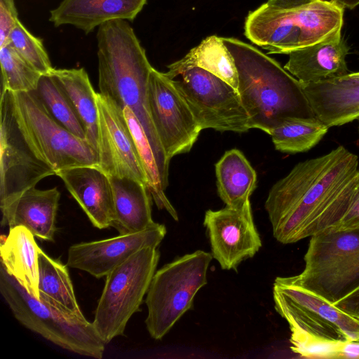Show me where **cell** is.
Returning <instances> with one entry per match:
<instances>
[{"label":"cell","mask_w":359,"mask_h":359,"mask_svg":"<svg viewBox=\"0 0 359 359\" xmlns=\"http://www.w3.org/2000/svg\"><path fill=\"white\" fill-rule=\"evenodd\" d=\"M358 156L341 145L295 165L265 202L273 237L290 244L332 229L358 193Z\"/></svg>","instance_id":"1"},{"label":"cell","mask_w":359,"mask_h":359,"mask_svg":"<svg viewBox=\"0 0 359 359\" xmlns=\"http://www.w3.org/2000/svg\"><path fill=\"white\" fill-rule=\"evenodd\" d=\"M96 37L100 93L123 110L128 107L134 113L151 147L165 190L170 161L153 123L148 100L153 67L128 20H113L100 25Z\"/></svg>","instance_id":"2"},{"label":"cell","mask_w":359,"mask_h":359,"mask_svg":"<svg viewBox=\"0 0 359 359\" xmlns=\"http://www.w3.org/2000/svg\"><path fill=\"white\" fill-rule=\"evenodd\" d=\"M276 311L288 323L290 348L302 358H342L348 344H359V318L300 285L293 276L277 277Z\"/></svg>","instance_id":"3"},{"label":"cell","mask_w":359,"mask_h":359,"mask_svg":"<svg viewBox=\"0 0 359 359\" xmlns=\"http://www.w3.org/2000/svg\"><path fill=\"white\" fill-rule=\"evenodd\" d=\"M236 66L238 92L251 128L269 133L290 118L315 114L301 82L273 58L235 38H222Z\"/></svg>","instance_id":"4"},{"label":"cell","mask_w":359,"mask_h":359,"mask_svg":"<svg viewBox=\"0 0 359 359\" xmlns=\"http://www.w3.org/2000/svg\"><path fill=\"white\" fill-rule=\"evenodd\" d=\"M0 292L14 317L27 329L69 351L102 358L106 344L93 323L31 295L1 264Z\"/></svg>","instance_id":"5"},{"label":"cell","mask_w":359,"mask_h":359,"mask_svg":"<svg viewBox=\"0 0 359 359\" xmlns=\"http://www.w3.org/2000/svg\"><path fill=\"white\" fill-rule=\"evenodd\" d=\"M212 254L196 250L186 254L156 271L145 302L147 329L154 339H161L191 308L196 293L207 284Z\"/></svg>","instance_id":"6"},{"label":"cell","mask_w":359,"mask_h":359,"mask_svg":"<svg viewBox=\"0 0 359 359\" xmlns=\"http://www.w3.org/2000/svg\"><path fill=\"white\" fill-rule=\"evenodd\" d=\"M304 262L295 281L334 304L359 285V229L311 236Z\"/></svg>","instance_id":"7"},{"label":"cell","mask_w":359,"mask_h":359,"mask_svg":"<svg viewBox=\"0 0 359 359\" xmlns=\"http://www.w3.org/2000/svg\"><path fill=\"white\" fill-rule=\"evenodd\" d=\"M159 258L157 247L144 248L106 276L93 321L105 344L123 335L131 316L140 311Z\"/></svg>","instance_id":"8"},{"label":"cell","mask_w":359,"mask_h":359,"mask_svg":"<svg viewBox=\"0 0 359 359\" xmlns=\"http://www.w3.org/2000/svg\"><path fill=\"white\" fill-rule=\"evenodd\" d=\"M13 94L22 132L38 156L55 172L76 166L99 167L97 151L57 123L34 91Z\"/></svg>","instance_id":"9"},{"label":"cell","mask_w":359,"mask_h":359,"mask_svg":"<svg viewBox=\"0 0 359 359\" xmlns=\"http://www.w3.org/2000/svg\"><path fill=\"white\" fill-rule=\"evenodd\" d=\"M54 170L32 147L18 123L13 92L1 91L0 208L1 210Z\"/></svg>","instance_id":"10"},{"label":"cell","mask_w":359,"mask_h":359,"mask_svg":"<svg viewBox=\"0 0 359 359\" xmlns=\"http://www.w3.org/2000/svg\"><path fill=\"white\" fill-rule=\"evenodd\" d=\"M179 76L173 83L202 130L245 133L251 129L238 92L226 82L199 67Z\"/></svg>","instance_id":"11"},{"label":"cell","mask_w":359,"mask_h":359,"mask_svg":"<svg viewBox=\"0 0 359 359\" xmlns=\"http://www.w3.org/2000/svg\"><path fill=\"white\" fill-rule=\"evenodd\" d=\"M148 100L153 123L167 158L189 152L202 129L172 79L151 69Z\"/></svg>","instance_id":"12"},{"label":"cell","mask_w":359,"mask_h":359,"mask_svg":"<svg viewBox=\"0 0 359 359\" xmlns=\"http://www.w3.org/2000/svg\"><path fill=\"white\" fill-rule=\"evenodd\" d=\"M99 168L109 177H128L148 188L147 175L123 110L97 93Z\"/></svg>","instance_id":"13"},{"label":"cell","mask_w":359,"mask_h":359,"mask_svg":"<svg viewBox=\"0 0 359 359\" xmlns=\"http://www.w3.org/2000/svg\"><path fill=\"white\" fill-rule=\"evenodd\" d=\"M211 254L225 270H236L245 259L252 258L262 247V241L251 211L250 202L238 208L226 206L208 210L204 217Z\"/></svg>","instance_id":"14"},{"label":"cell","mask_w":359,"mask_h":359,"mask_svg":"<svg viewBox=\"0 0 359 359\" xmlns=\"http://www.w3.org/2000/svg\"><path fill=\"white\" fill-rule=\"evenodd\" d=\"M166 234L163 224L114 238L74 244L68 250L67 265L100 278L146 247H158Z\"/></svg>","instance_id":"15"},{"label":"cell","mask_w":359,"mask_h":359,"mask_svg":"<svg viewBox=\"0 0 359 359\" xmlns=\"http://www.w3.org/2000/svg\"><path fill=\"white\" fill-rule=\"evenodd\" d=\"M313 0H267L250 12L245 35L269 53L289 54L299 48L300 13Z\"/></svg>","instance_id":"16"},{"label":"cell","mask_w":359,"mask_h":359,"mask_svg":"<svg viewBox=\"0 0 359 359\" xmlns=\"http://www.w3.org/2000/svg\"><path fill=\"white\" fill-rule=\"evenodd\" d=\"M67 189L100 229L112 226L115 218L113 189L109 177L99 167L82 165L55 172Z\"/></svg>","instance_id":"17"},{"label":"cell","mask_w":359,"mask_h":359,"mask_svg":"<svg viewBox=\"0 0 359 359\" xmlns=\"http://www.w3.org/2000/svg\"><path fill=\"white\" fill-rule=\"evenodd\" d=\"M301 83L316 117L328 128L359 118V79L350 73Z\"/></svg>","instance_id":"18"},{"label":"cell","mask_w":359,"mask_h":359,"mask_svg":"<svg viewBox=\"0 0 359 359\" xmlns=\"http://www.w3.org/2000/svg\"><path fill=\"white\" fill-rule=\"evenodd\" d=\"M349 48L341 32L290 53L284 68L302 83L318 82L348 74Z\"/></svg>","instance_id":"19"},{"label":"cell","mask_w":359,"mask_h":359,"mask_svg":"<svg viewBox=\"0 0 359 359\" xmlns=\"http://www.w3.org/2000/svg\"><path fill=\"white\" fill-rule=\"evenodd\" d=\"M147 0H62L50 11L49 20L57 27L73 25L86 34L113 20L133 21Z\"/></svg>","instance_id":"20"},{"label":"cell","mask_w":359,"mask_h":359,"mask_svg":"<svg viewBox=\"0 0 359 359\" xmlns=\"http://www.w3.org/2000/svg\"><path fill=\"white\" fill-rule=\"evenodd\" d=\"M60 193L56 187L30 188L1 210L2 226H22L42 240L54 241Z\"/></svg>","instance_id":"21"},{"label":"cell","mask_w":359,"mask_h":359,"mask_svg":"<svg viewBox=\"0 0 359 359\" xmlns=\"http://www.w3.org/2000/svg\"><path fill=\"white\" fill-rule=\"evenodd\" d=\"M34 237L25 226L9 228L8 234L1 236V264L26 291L39 299L38 255L40 248Z\"/></svg>","instance_id":"22"},{"label":"cell","mask_w":359,"mask_h":359,"mask_svg":"<svg viewBox=\"0 0 359 359\" xmlns=\"http://www.w3.org/2000/svg\"><path fill=\"white\" fill-rule=\"evenodd\" d=\"M113 189L115 218L112 227L120 235L155 226L151 217V194L143 183L128 177H109Z\"/></svg>","instance_id":"23"},{"label":"cell","mask_w":359,"mask_h":359,"mask_svg":"<svg viewBox=\"0 0 359 359\" xmlns=\"http://www.w3.org/2000/svg\"><path fill=\"white\" fill-rule=\"evenodd\" d=\"M49 74L70 101L86 130L87 142L97 151L99 116L97 93L93 88L87 72L83 68H54Z\"/></svg>","instance_id":"24"},{"label":"cell","mask_w":359,"mask_h":359,"mask_svg":"<svg viewBox=\"0 0 359 359\" xmlns=\"http://www.w3.org/2000/svg\"><path fill=\"white\" fill-rule=\"evenodd\" d=\"M193 67L205 69L238 90V76L235 61L222 38L215 35L207 37L184 57L168 65V71L165 74L175 79Z\"/></svg>","instance_id":"25"},{"label":"cell","mask_w":359,"mask_h":359,"mask_svg":"<svg viewBox=\"0 0 359 359\" xmlns=\"http://www.w3.org/2000/svg\"><path fill=\"white\" fill-rule=\"evenodd\" d=\"M217 192L226 206L242 207L257 186V173L244 154L229 150L215 164Z\"/></svg>","instance_id":"26"},{"label":"cell","mask_w":359,"mask_h":359,"mask_svg":"<svg viewBox=\"0 0 359 359\" xmlns=\"http://www.w3.org/2000/svg\"><path fill=\"white\" fill-rule=\"evenodd\" d=\"M38 263L39 299L70 314L85 318L76 299L67 265L49 257L41 248Z\"/></svg>","instance_id":"27"},{"label":"cell","mask_w":359,"mask_h":359,"mask_svg":"<svg viewBox=\"0 0 359 359\" xmlns=\"http://www.w3.org/2000/svg\"><path fill=\"white\" fill-rule=\"evenodd\" d=\"M344 12L335 0H313L306 4L301 11L299 48L341 32Z\"/></svg>","instance_id":"28"},{"label":"cell","mask_w":359,"mask_h":359,"mask_svg":"<svg viewBox=\"0 0 359 359\" xmlns=\"http://www.w3.org/2000/svg\"><path fill=\"white\" fill-rule=\"evenodd\" d=\"M328 127L317 117L290 118L269 133L276 150L289 154L305 152L315 147Z\"/></svg>","instance_id":"29"},{"label":"cell","mask_w":359,"mask_h":359,"mask_svg":"<svg viewBox=\"0 0 359 359\" xmlns=\"http://www.w3.org/2000/svg\"><path fill=\"white\" fill-rule=\"evenodd\" d=\"M34 92L57 123L75 136L86 140V130L81 120L67 95L50 74L41 75Z\"/></svg>","instance_id":"30"},{"label":"cell","mask_w":359,"mask_h":359,"mask_svg":"<svg viewBox=\"0 0 359 359\" xmlns=\"http://www.w3.org/2000/svg\"><path fill=\"white\" fill-rule=\"evenodd\" d=\"M1 90L13 93L36 89L41 74L26 61L8 43L0 48Z\"/></svg>","instance_id":"31"},{"label":"cell","mask_w":359,"mask_h":359,"mask_svg":"<svg viewBox=\"0 0 359 359\" xmlns=\"http://www.w3.org/2000/svg\"><path fill=\"white\" fill-rule=\"evenodd\" d=\"M8 43L41 74L54 69L41 39L36 37L19 20L9 36Z\"/></svg>","instance_id":"32"},{"label":"cell","mask_w":359,"mask_h":359,"mask_svg":"<svg viewBox=\"0 0 359 359\" xmlns=\"http://www.w3.org/2000/svg\"><path fill=\"white\" fill-rule=\"evenodd\" d=\"M18 21L14 1L0 0V48L8 43L10 34Z\"/></svg>","instance_id":"33"},{"label":"cell","mask_w":359,"mask_h":359,"mask_svg":"<svg viewBox=\"0 0 359 359\" xmlns=\"http://www.w3.org/2000/svg\"><path fill=\"white\" fill-rule=\"evenodd\" d=\"M355 229H359V189L345 215L332 229L329 230L351 231Z\"/></svg>","instance_id":"34"},{"label":"cell","mask_w":359,"mask_h":359,"mask_svg":"<svg viewBox=\"0 0 359 359\" xmlns=\"http://www.w3.org/2000/svg\"><path fill=\"white\" fill-rule=\"evenodd\" d=\"M333 304L348 313L359 318V285Z\"/></svg>","instance_id":"35"},{"label":"cell","mask_w":359,"mask_h":359,"mask_svg":"<svg viewBox=\"0 0 359 359\" xmlns=\"http://www.w3.org/2000/svg\"><path fill=\"white\" fill-rule=\"evenodd\" d=\"M344 9L352 10L359 5V0H335Z\"/></svg>","instance_id":"36"},{"label":"cell","mask_w":359,"mask_h":359,"mask_svg":"<svg viewBox=\"0 0 359 359\" xmlns=\"http://www.w3.org/2000/svg\"><path fill=\"white\" fill-rule=\"evenodd\" d=\"M350 74L353 77L359 79V72H354V73H350Z\"/></svg>","instance_id":"37"}]
</instances>
